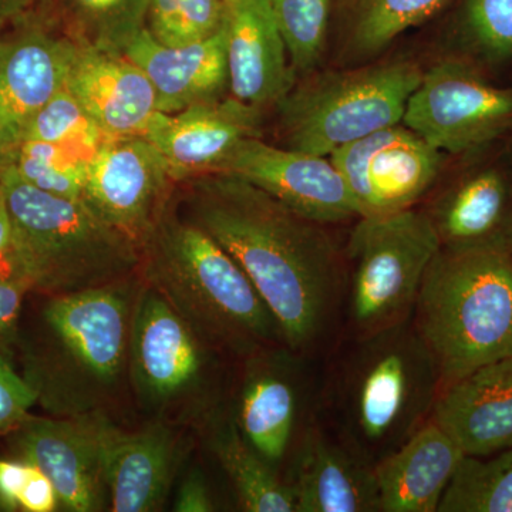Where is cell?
<instances>
[{
	"instance_id": "60d3db41",
	"label": "cell",
	"mask_w": 512,
	"mask_h": 512,
	"mask_svg": "<svg viewBox=\"0 0 512 512\" xmlns=\"http://www.w3.org/2000/svg\"><path fill=\"white\" fill-rule=\"evenodd\" d=\"M10 242H12V224H10L5 198L2 197V200H0V264L5 262L9 266V271ZM10 275H12V271H10Z\"/></svg>"
},
{
	"instance_id": "4fadbf2b",
	"label": "cell",
	"mask_w": 512,
	"mask_h": 512,
	"mask_svg": "<svg viewBox=\"0 0 512 512\" xmlns=\"http://www.w3.org/2000/svg\"><path fill=\"white\" fill-rule=\"evenodd\" d=\"M214 173L252 184L316 224L359 218L345 180L330 157L271 146L259 137H248Z\"/></svg>"
},
{
	"instance_id": "7a4b0ae2",
	"label": "cell",
	"mask_w": 512,
	"mask_h": 512,
	"mask_svg": "<svg viewBox=\"0 0 512 512\" xmlns=\"http://www.w3.org/2000/svg\"><path fill=\"white\" fill-rule=\"evenodd\" d=\"M140 254V278L207 345L245 357L285 346L251 279L205 229L181 214L174 195L141 239Z\"/></svg>"
},
{
	"instance_id": "cb8c5ba5",
	"label": "cell",
	"mask_w": 512,
	"mask_h": 512,
	"mask_svg": "<svg viewBox=\"0 0 512 512\" xmlns=\"http://www.w3.org/2000/svg\"><path fill=\"white\" fill-rule=\"evenodd\" d=\"M464 453L430 419L375 466L380 512H437Z\"/></svg>"
},
{
	"instance_id": "6da1fadb",
	"label": "cell",
	"mask_w": 512,
	"mask_h": 512,
	"mask_svg": "<svg viewBox=\"0 0 512 512\" xmlns=\"http://www.w3.org/2000/svg\"><path fill=\"white\" fill-rule=\"evenodd\" d=\"M177 185L178 210L241 266L274 315L286 348H315L342 291L338 252L322 225L232 175H192Z\"/></svg>"
},
{
	"instance_id": "ac0fdd59",
	"label": "cell",
	"mask_w": 512,
	"mask_h": 512,
	"mask_svg": "<svg viewBox=\"0 0 512 512\" xmlns=\"http://www.w3.org/2000/svg\"><path fill=\"white\" fill-rule=\"evenodd\" d=\"M66 86L107 138L144 136L158 111L153 84L123 53L77 45Z\"/></svg>"
},
{
	"instance_id": "5b68a950",
	"label": "cell",
	"mask_w": 512,
	"mask_h": 512,
	"mask_svg": "<svg viewBox=\"0 0 512 512\" xmlns=\"http://www.w3.org/2000/svg\"><path fill=\"white\" fill-rule=\"evenodd\" d=\"M353 340L333 407L342 440L375 467L430 419L441 377L412 319Z\"/></svg>"
},
{
	"instance_id": "d4e9b609",
	"label": "cell",
	"mask_w": 512,
	"mask_h": 512,
	"mask_svg": "<svg viewBox=\"0 0 512 512\" xmlns=\"http://www.w3.org/2000/svg\"><path fill=\"white\" fill-rule=\"evenodd\" d=\"M427 212L444 249L505 245L512 217V185L503 171L484 168L461 178Z\"/></svg>"
},
{
	"instance_id": "44dd1931",
	"label": "cell",
	"mask_w": 512,
	"mask_h": 512,
	"mask_svg": "<svg viewBox=\"0 0 512 512\" xmlns=\"http://www.w3.org/2000/svg\"><path fill=\"white\" fill-rule=\"evenodd\" d=\"M431 419L466 456L512 448V357L441 387Z\"/></svg>"
},
{
	"instance_id": "f1b7e54d",
	"label": "cell",
	"mask_w": 512,
	"mask_h": 512,
	"mask_svg": "<svg viewBox=\"0 0 512 512\" xmlns=\"http://www.w3.org/2000/svg\"><path fill=\"white\" fill-rule=\"evenodd\" d=\"M93 154L42 141H23L2 164L15 167L26 183L57 197L83 200Z\"/></svg>"
},
{
	"instance_id": "7402d4cb",
	"label": "cell",
	"mask_w": 512,
	"mask_h": 512,
	"mask_svg": "<svg viewBox=\"0 0 512 512\" xmlns=\"http://www.w3.org/2000/svg\"><path fill=\"white\" fill-rule=\"evenodd\" d=\"M124 55L153 84L161 113H178L229 94L224 25L214 35L185 46H165L146 28Z\"/></svg>"
},
{
	"instance_id": "8d00e7d4",
	"label": "cell",
	"mask_w": 512,
	"mask_h": 512,
	"mask_svg": "<svg viewBox=\"0 0 512 512\" xmlns=\"http://www.w3.org/2000/svg\"><path fill=\"white\" fill-rule=\"evenodd\" d=\"M29 463V461H28ZM29 474L20 495V510L26 512H53L59 510V495L55 485L43 471L29 463Z\"/></svg>"
},
{
	"instance_id": "277c9868",
	"label": "cell",
	"mask_w": 512,
	"mask_h": 512,
	"mask_svg": "<svg viewBox=\"0 0 512 512\" xmlns=\"http://www.w3.org/2000/svg\"><path fill=\"white\" fill-rule=\"evenodd\" d=\"M410 319L439 367L441 387L511 359V252L505 245L441 248Z\"/></svg>"
},
{
	"instance_id": "9a60e30c",
	"label": "cell",
	"mask_w": 512,
	"mask_h": 512,
	"mask_svg": "<svg viewBox=\"0 0 512 512\" xmlns=\"http://www.w3.org/2000/svg\"><path fill=\"white\" fill-rule=\"evenodd\" d=\"M77 43L40 25L0 35V161L22 143L29 124L66 83Z\"/></svg>"
},
{
	"instance_id": "f35d334b",
	"label": "cell",
	"mask_w": 512,
	"mask_h": 512,
	"mask_svg": "<svg viewBox=\"0 0 512 512\" xmlns=\"http://www.w3.org/2000/svg\"><path fill=\"white\" fill-rule=\"evenodd\" d=\"M30 464L26 460H0V508L20 510V495L28 478Z\"/></svg>"
},
{
	"instance_id": "484cf974",
	"label": "cell",
	"mask_w": 512,
	"mask_h": 512,
	"mask_svg": "<svg viewBox=\"0 0 512 512\" xmlns=\"http://www.w3.org/2000/svg\"><path fill=\"white\" fill-rule=\"evenodd\" d=\"M208 443L245 511L296 512L291 483H284L275 467L249 446L234 417L212 419Z\"/></svg>"
},
{
	"instance_id": "74e56055",
	"label": "cell",
	"mask_w": 512,
	"mask_h": 512,
	"mask_svg": "<svg viewBox=\"0 0 512 512\" xmlns=\"http://www.w3.org/2000/svg\"><path fill=\"white\" fill-rule=\"evenodd\" d=\"M215 508L217 507L205 477L200 470H191L178 487L173 510L175 512H211L215 511Z\"/></svg>"
},
{
	"instance_id": "7bdbcfd3",
	"label": "cell",
	"mask_w": 512,
	"mask_h": 512,
	"mask_svg": "<svg viewBox=\"0 0 512 512\" xmlns=\"http://www.w3.org/2000/svg\"><path fill=\"white\" fill-rule=\"evenodd\" d=\"M2 197H3V192H2V188H0V200H2Z\"/></svg>"
},
{
	"instance_id": "4dcf8cb0",
	"label": "cell",
	"mask_w": 512,
	"mask_h": 512,
	"mask_svg": "<svg viewBox=\"0 0 512 512\" xmlns=\"http://www.w3.org/2000/svg\"><path fill=\"white\" fill-rule=\"evenodd\" d=\"M447 0H359L353 43L365 53L380 52L406 30L426 22Z\"/></svg>"
},
{
	"instance_id": "ab89813d",
	"label": "cell",
	"mask_w": 512,
	"mask_h": 512,
	"mask_svg": "<svg viewBox=\"0 0 512 512\" xmlns=\"http://www.w3.org/2000/svg\"><path fill=\"white\" fill-rule=\"evenodd\" d=\"M36 0H0V35L12 23H18Z\"/></svg>"
},
{
	"instance_id": "52a82bcc",
	"label": "cell",
	"mask_w": 512,
	"mask_h": 512,
	"mask_svg": "<svg viewBox=\"0 0 512 512\" xmlns=\"http://www.w3.org/2000/svg\"><path fill=\"white\" fill-rule=\"evenodd\" d=\"M421 76L410 62L320 74L278 103L286 146L330 157L360 138L402 123Z\"/></svg>"
},
{
	"instance_id": "d6a6232c",
	"label": "cell",
	"mask_w": 512,
	"mask_h": 512,
	"mask_svg": "<svg viewBox=\"0 0 512 512\" xmlns=\"http://www.w3.org/2000/svg\"><path fill=\"white\" fill-rule=\"evenodd\" d=\"M106 138L64 83L62 89L36 114L22 143L42 141L94 154Z\"/></svg>"
},
{
	"instance_id": "8992f818",
	"label": "cell",
	"mask_w": 512,
	"mask_h": 512,
	"mask_svg": "<svg viewBox=\"0 0 512 512\" xmlns=\"http://www.w3.org/2000/svg\"><path fill=\"white\" fill-rule=\"evenodd\" d=\"M140 274L50 298L43 319L55 342L47 403L66 417L100 412L128 369L131 318Z\"/></svg>"
},
{
	"instance_id": "f546056e",
	"label": "cell",
	"mask_w": 512,
	"mask_h": 512,
	"mask_svg": "<svg viewBox=\"0 0 512 512\" xmlns=\"http://www.w3.org/2000/svg\"><path fill=\"white\" fill-rule=\"evenodd\" d=\"M293 73H306L325 50L330 0H268Z\"/></svg>"
},
{
	"instance_id": "3957f363",
	"label": "cell",
	"mask_w": 512,
	"mask_h": 512,
	"mask_svg": "<svg viewBox=\"0 0 512 512\" xmlns=\"http://www.w3.org/2000/svg\"><path fill=\"white\" fill-rule=\"evenodd\" d=\"M0 188L12 224L9 264L30 291L69 295L138 274L140 247L84 202L57 197L0 165Z\"/></svg>"
},
{
	"instance_id": "ba28073f",
	"label": "cell",
	"mask_w": 512,
	"mask_h": 512,
	"mask_svg": "<svg viewBox=\"0 0 512 512\" xmlns=\"http://www.w3.org/2000/svg\"><path fill=\"white\" fill-rule=\"evenodd\" d=\"M429 212L357 218L348 255V318L363 338L412 318L424 276L441 251Z\"/></svg>"
},
{
	"instance_id": "b9f144b4",
	"label": "cell",
	"mask_w": 512,
	"mask_h": 512,
	"mask_svg": "<svg viewBox=\"0 0 512 512\" xmlns=\"http://www.w3.org/2000/svg\"><path fill=\"white\" fill-rule=\"evenodd\" d=\"M505 245H507L508 251L512 254V217L510 225H508L507 234H505Z\"/></svg>"
},
{
	"instance_id": "603a6c76",
	"label": "cell",
	"mask_w": 512,
	"mask_h": 512,
	"mask_svg": "<svg viewBox=\"0 0 512 512\" xmlns=\"http://www.w3.org/2000/svg\"><path fill=\"white\" fill-rule=\"evenodd\" d=\"M291 485L296 512H380L375 467L319 429L306 433Z\"/></svg>"
},
{
	"instance_id": "4316f807",
	"label": "cell",
	"mask_w": 512,
	"mask_h": 512,
	"mask_svg": "<svg viewBox=\"0 0 512 512\" xmlns=\"http://www.w3.org/2000/svg\"><path fill=\"white\" fill-rule=\"evenodd\" d=\"M67 35L77 45L123 53L147 28L151 0H62Z\"/></svg>"
},
{
	"instance_id": "d590c367",
	"label": "cell",
	"mask_w": 512,
	"mask_h": 512,
	"mask_svg": "<svg viewBox=\"0 0 512 512\" xmlns=\"http://www.w3.org/2000/svg\"><path fill=\"white\" fill-rule=\"evenodd\" d=\"M30 291L25 282L0 276V345L8 343L18 329L23 298Z\"/></svg>"
},
{
	"instance_id": "e0dca14e",
	"label": "cell",
	"mask_w": 512,
	"mask_h": 512,
	"mask_svg": "<svg viewBox=\"0 0 512 512\" xmlns=\"http://www.w3.org/2000/svg\"><path fill=\"white\" fill-rule=\"evenodd\" d=\"M224 30L229 96L259 110L278 106L295 73L268 0H228Z\"/></svg>"
},
{
	"instance_id": "8fae6325",
	"label": "cell",
	"mask_w": 512,
	"mask_h": 512,
	"mask_svg": "<svg viewBox=\"0 0 512 512\" xmlns=\"http://www.w3.org/2000/svg\"><path fill=\"white\" fill-rule=\"evenodd\" d=\"M177 184L163 154L146 137L106 138L90 158L83 200L140 247Z\"/></svg>"
},
{
	"instance_id": "e575fe53",
	"label": "cell",
	"mask_w": 512,
	"mask_h": 512,
	"mask_svg": "<svg viewBox=\"0 0 512 512\" xmlns=\"http://www.w3.org/2000/svg\"><path fill=\"white\" fill-rule=\"evenodd\" d=\"M37 400L39 394L33 384L23 379L0 353V431L19 427Z\"/></svg>"
},
{
	"instance_id": "836d02e7",
	"label": "cell",
	"mask_w": 512,
	"mask_h": 512,
	"mask_svg": "<svg viewBox=\"0 0 512 512\" xmlns=\"http://www.w3.org/2000/svg\"><path fill=\"white\" fill-rule=\"evenodd\" d=\"M466 26L474 45L488 59L512 57V0H466Z\"/></svg>"
},
{
	"instance_id": "9c48e42d",
	"label": "cell",
	"mask_w": 512,
	"mask_h": 512,
	"mask_svg": "<svg viewBox=\"0 0 512 512\" xmlns=\"http://www.w3.org/2000/svg\"><path fill=\"white\" fill-rule=\"evenodd\" d=\"M402 123L440 153H473L511 130L512 90L466 63L444 60L423 73Z\"/></svg>"
},
{
	"instance_id": "d6986e66",
	"label": "cell",
	"mask_w": 512,
	"mask_h": 512,
	"mask_svg": "<svg viewBox=\"0 0 512 512\" xmlns=\"http://www.w3.org/2000/svg\"><path fill=\"white\" fill-rule=\"evenodd\" d=\"M104 466L110 510H161L181 460V441L164 421L154 420L137 431L104 426Z\"/></svg>"
},
{
	"instance_id": "83f0119b",
	"label": "cell",
	"mask_w": 512,
	"mask_h": 512,
	"mask_svg": "<svg viewBox=\"0 0 512 512\" xmlns=\"http://www.w3.org/2000/svg\"><path fill=\"white\" fill-rule=\"evenodd\" d=\"M437 512H512V448L487 457L464 454Z\"/></svg>"
},
{
	"instance_id": "5bb4252c",
	"label": "cell",
	"mask_w": 512,
	"mask_h": 512,
	"mask_svg": "<svg viewBox=\"0 0 512 512\" xmlns=\"http://www.w3.org/2000/svg\"><path fill=\"white\" fill-rule=\"evenodd\" d=\"M101 412L32 419L19 424L18 450L23 460L50 478L60 505L72 512L103 511L110 505L104 466Z\"/></svg>"
},
{
	"instance_id": "2e32d148",
	"label": "cell",
	"mask_w": 512,
	"mask_h": 512,
	"mask_svg": "<svg viewBox=\"0 0 512 512\" xmlns=\"http://www.w3.org/2000/svg\"><path fill=\"white\" fill-rule=\"evenodd\" d=\"M261 110L232 96L194 104L178 113L157 111L144 137L163 154L177 181L214 173L248 137H258Z\"/></svg>"
},
{
	"instance_id": "ffe728a7",
	"label": "cell",
	"mask_w": 512,
	"mask_h": 512,
	"mask_svg": "<svg viewBox=\"0 0 512 512\" xmlns=\"http://www.w3.org/2000/svg\"><path fill=\"white\" fill-rule=\"evenodd\" d=\"M274 348L247 356L234 420L249 446L276 468L288 453L298 426L301 380L292 356L295 352Z\"/></svg>"
},
{
	"instance_id": "30bf717a",
	"label": "cell",
	"mask_w": 512,
	"mask_h": 512,
	"mask_svg": "<svg viewBox=\"0 0 512 512\" xmlns=\"http://www.w3.org/2000/svg\"><path fill=\"white\" fill-rule=\"evenodd\" d=\"M355 202L357 217L409 210L439 177L443 153L404 126L383 128L330 156Z\"/></svg>"
},
{
	"instance_id": "7c38bea8",
	"label": "cell",
	"mask_w": 512,
	"mask_h": 512,
	"mask_svg": "<svg viewBox=\"0 0 512 512\" xmlns=\"http://www.w3.org/2000/svg\"><path fill=\"white\" fill-rule=\"evenodd\" d=\"M205 345L164 296L141 281L131 318L128 370L143 403L165 409L197 389L207 367Z\"/></svg>"
},
{
	"instance_id": "1f68e13d",
	"label": "cell",
	"mask_w": 512,
	"mask_h": 512,
	"mask_svg": "<svg viewBox=\"0 0 512 512\" xmlns=\"http://www.w3.org/2000/svg\"><path fill=\"white\" fill-rule=\"evenodd\" d=\"M228 0H151L147 29L165 46H185L224 25Z\"/></svg>"
}]
</instances>
